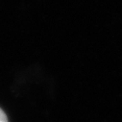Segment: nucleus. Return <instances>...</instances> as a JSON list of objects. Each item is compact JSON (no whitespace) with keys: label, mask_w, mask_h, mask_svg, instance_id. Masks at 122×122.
<instances>
[{"label":"nucleus","mask_w":122,"mask_h":122,"mask_svg":"<svg viewBox=\"0 0 122 122\" xmlns=\"http://www.w3.org/2000/svg\"><path fill=\"white\" fill-rule=\"evenodd\" d=\"M0 122H8L7 116H6L5 112L1 109H0Z\"/></svg>","instance_id":"nucleus-1"}]
</instances>
